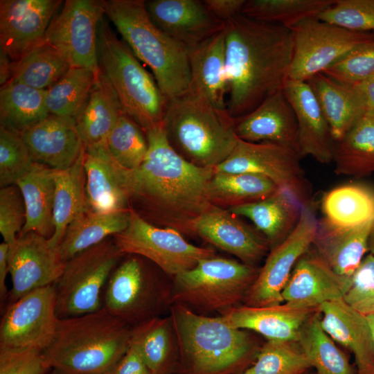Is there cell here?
<instances>
[{
  "label": "cell",
  "mask_w": 374,
  "mask_h": 374,
  "mask_svg": "<svg viewBox=\"0 0 374 374\" xmlns=\"http://www.w3.org/2000/svg\"><path fill=\"white\" fill-rule=\"evenodd\" d=\"M278 188L273 181L263 176L214 172L208 192L212 204L229 208L266 198Z\"/></svg>",
  "instance_id": "obj_41"
},
{
  "label": "cell",
  "mask_w": 374,
  "mask_h": 374,
  "mask_svg": "<svg viewBox=\"0 0 374 374\" xmlns=\"http://www.w3.org/2000/svg\"><path fill=\"white\" fill-rule=\"evenodd\" d=\"M48 374H62V373L59 372L58 371L53 368Z\"/></svg>",
  "instance_id": "obj_60"
},
{
  "label": "cell",
  "mask_w": 374,
  "mask_h": 374,
  "mask_svg": "<svg viewBox=\"0 0 374 374\" xmlns=\"http://www.w3.org/2000/svg\"><path fill=\"white\" fill-rule=\"evenodd\" d=\"M297 342L315 374H354L346 355L322 328L318 309L305 323Z\"/></svg>",
  "instance_id": "obj_42"
},
{
  "label": "cell",
  "mask_w": 374,
  "mask_h": 374,
  "mask_svg": "<svg viewBox=\"0 0 374 374\" xmlns=\"http://www.w3.org/2000/svg\"><path fill=\"white\" fill-rule=\"evenodd\" d=\"M8 251L9 245L5 242H1L0 244V299L1 309L3 311L7 305L10 292L6 285V279L9 274Z\"/></svg>",
  "instance_id": "obj_55"
},
{
  "label": "cell",
  "mask_w": 374,
  "mask_h": 374,
  "mask_svg": "<svg viewBox=\"0 0 374 374\" xmlns=\"http://www.w3.org/2000/svg\"><path fill=\"white\" fill-rule=\"evenodd\" d=\"M34 162L53 170L69 168L83 147L75 119L50 114L20 133Z\"/></svg>",
  "instance_id": "obj_24"
},
{
  "label": "cell",
  "mask_w": 374,
  "mask_h": 374,
  "mask_svg": "<svg viewBox=\"0 0 374 374\" xmlns=\"http://www.w3.org/2000/svg\"><path fill=\"white\" fill-rule=\"evenodd\" d=\"M349 282L317 253L308 251L296 262L283 290V303L295 308L317 309L326 302L342 299Z\"/></svg>",
  "instance_id": "obj_22"
},
{
  "label": "cell",
  "mask_w": 374,
  "mask_h": 374,
  "mask_svg": "<svg viewBox=\"0 0 374 374\" xmlns=\"http://www.w3.org/2000/svg\"><path fill=\"white\" fill-rule=\"evenodd\" d=\"M132 329L104 308L59 319L53 340L43 352L62 374H105L130 348Z\"/></svg>",
  "instance_id": "obj_4"
},
{
  "label": "cell",
  "mask_w": 374,
  "mask_h": 374,
  "mask_svg": "<svg viewBox=\"0 0 374 374\" xmlns=\"http://www.w3.org/2000/svg\"><path fill=\"white\" fill-rule=\"evenodd\" d=\"M52 369L43 351L0 347V374H48Z\"/></svg>",
  "instance_id": "obj_52"
},
{
  "label": "cell",
  "mask_w": 374,
  "mask_h": 374,
  "mask_svg": "<svg viewBox=\"0 0 374 374\" xmlns=\"http://www.w3.org/2000/svg\"><path fill=\"white\" fill-rule=\"evenodd\" d=\"M163 127L176 152L202 168H215L223 162L238 140L228 110L191 91L168 100Z\"/></svg>",
  "instance_id": "obj_6"
},
{
  "label": "cell",
  "mask_w": 374,
  "mask_h": 374,
  "mask_svg": "<svg viewBox=\"0 0 374 374\" xmlns=\"http://www.w3.org/2000/svg\"><path fill=\"white\" fill-rule=\"evenodd\" d=\"M106 150L119 166L134 170L141 165L148 152L145 132L123 113L107 139Z\"/></svg>",
  "instance_id": "obj_46"
},
{
  "label": "cell",
  "mask_w": 374,
  "mask_h": 374,
  "mask_svg": "<svg viewBox=\"0 0 374 374\" xmlns=\"http://www.w3.org/2000/svg\"><path fill=\"white\" fill-rule=\"evenodd\" d=\"M323 219L341 228L356 227L374 220V190L349 184L326 192L321 201Z\"/></svg>",
  "instance_id": "obj_38"
},
{
  "label": "cell",
  "mask_w": 374,
  "mask_h": 374,
  "mask_svg": "<svg viewBox=\"0 0 374 374\" xmlns=\"http://www.w3.org/2000/svg\"><path fill=\"white\" fill-rule=\"evenodd\" d=\"M64 264L58 248L52 246L48 238L35 232L20 233L9 245L12 286L7 305L35 289L54 285Z\"/></svg>",
  "instance_id": "obj_17"
},
{
  "label": "cell",
  "mask_w": 374,
  "mask_h": 374,
  "mask_svg": "<svg viewBox=\"0 0 374 374\" xmlns=\"http://www.w3.org/2000/svg\"><path fill=\"white\" fill-rule=\"evenodd\" d=\"M58 321L54 285L35 289L3 311L0 347L44 351L53 340Z\"/></svg>",
  "instance_id": "obj_16"
},
{
  "label": "cell",
  "mask_w": 374,
  "mask_h": 374,
  "mask_svg": "<svg viewBox=\"0 0 374 374\" xmlns=\"http://www.w3.org/2000/svg\"><path fill=\"white\" fill-rule=\"evenodd\" d=\"M98 76L88 69L71 67L58 81L45 90V102L49 114L75 119Z\"/></svg>",
  "instance_id": "obj_43"
},
{
  "label": "cell",
  "mask_w": 374,
  "mask_h": 374,
  "mask_svg": "<svg viewBox=\"0 0 374 374\" xmlns=\"http://www.w3.org/2000/svg\"><path fill=\"white\" fill-rule=\"evenodd\" d=\"M26 221V208L21 193L15 185L0 190V233L3 242L12 244Z\"/></svg>",
  "instance_id": "obj_51"
},
{
  "label": "cell",
  "mask_w": 374,
  "mask_h": 374,
  "mask_svg": "<svg viewBox=\"0 0 374 374\" xmlns=\"http://www.w3.org/2000/svg\"><path fill=\"white\" fill-rule=\"evenodd\" d=\"M317 309H301L285 303L265 307L238 305L220 316L229 325L256 332L267 339L298 341L305 323Z\"/></svg>",
  "instance_id": "obj_26"
},
{
  "label": "cell",
  "mask_w": 374,
  "mask_h": 374,
  "mask_svg": "<svg viewBox=\"0 0 374 374\" xmlns=\"http://www.w3.org/2000/svg\"><path fill=\"white\" fill-rule=\"evenodd\" d=\"M193 230L194 235L251 265L262 259L269 247L266 239L256 229L248 226L228 208L213 204L195 221Z\"/></svg>",
  "instance_id": "obj_19"
},
{
  "label": "cell",
  "mask_w": 374,
  "mask_h": 374,
  "mask_svg": "<svg viewBox=\"0 0 374 374\" xmlns=\"http://www.w3.org/2000/svg\"><path fill=\"white\" fill-rule=\"evenodd\" d=\"M85 150L83 148L75 161L68 168L55 170V193L53 210V233L48 238L54 247L58 246L68 225L88 210L85 189Z\"/></svg>",
  "instance_id": "obj_35"
},
{
  "label": "cell",
  "mask_w": 374,
  "mask_h": 374,
  "mask_svg": "<svg viewBox=\"0 0 374 374\" xmlns=\"http://www.w3.org/2000/svg\"><path fill=\"white\" fill-rule=\"evenodd\" d=\"M123 113L116 91L101 71L75 118L85 152L106 148L107 139Z\"/></svg>",
  "instance_id": "obj_30"
},
{
  "label": "cell",
  "mask_w": 374,
  "mask_h": 374,
  "mask_svg": "<svg viewBox=\"0 0 374 374\" xmlns=\"http://www.w3.org/2000/svg\"><path fill=\"white\" fill-rule=\"evenodd\" d=\"M104 15V1L66 0L50 22L44 39L65 57L71 67L88 69L99 75L98 29Z\"/></svg>",
  "instance_id": "obj_14"
},
{
  "label": "cell",
  "mask_w": 374,
  "mask_h": 374,
  "mask_svg": "<svg viewBox=\"0 0 374 374\" xmlns=\"http://www.w3.org/2000/svg\"><path fill=\"white\" fill-rule=\"evenodd\" d=\"M259 271L255 265L233 259L215 256L202 259L173 277L169 303L221 313L244 301Z\"/></svg>",
  "instance_id": "obj_8"
},
{
  "label": "cell",
  "mask_w": 374,
  "mask_h": 374,
  "mask_svg": "<svg viewBox=\"0 0 374 374\" xmlns=\"http://www.w3.org/2000/svg\"><path fill=\"white\" fill-rule=\"evenodd\" d=\"M14 62L0 49V85L3 86L12 78Z\"/></svg>",
  "instance_id": "obj_57"
},
{
  "label": "cell",
  "mask_w": 374,
  "mask_h": 374,
  "mask_svg": "<svg viewBox=\"0 0 374 374\" xmlns=\"http://www.w3.org/2000/svg\"><path fill=\"white\" fill-rule=\"evenodd\" d=\"M34 161L20 134L0 126V186L13 185Z\"/></svg>",
  "instance_id": "obj_49"
},
{
  "label": "cell",
  "mask_w": 374,
  "mask_h": 374,
  "mask_svg": "<svg viewBox=\"0 0 374 374\" xmlns=\"http://www.w3.org/2000/svg\"><path fill=\"white\" fill-rule=\"evenodd\" d=\"M355 87L363 103L365 114L374 117V76Z\"/></svg>",
  "instance_id": "obj_56"
},
{
  "label": "cell",
  "mask_w": 374,
  "mask_h": 374,
  "mask_svg": "<svg viewBox=\"0 0 374 374\" xmlns=\"http://www.w3.org/2000/svg\"><path fill=\"white\" fill-rule=\"evenodd\" d=\"M235 132L243 141L275 143L300 156L295 114L283 89L268 96L249 113L235 118Z\"/></svg>",
  "instance_id": "obj_20"
},
{
  "label": "cell",
  "mask_w": 374,
  "mask_h": 374,
  "mask_svg": "<svg viewBox=\"0 0 374 374\" xmlns=\"http://www.w3.org/2000/svg\"><path fill=\"white\" fill-rule=\"evenodd\" d=\"M120 262L113 270L103 294V308L134 326L158 317L169 304V289L146 269L139 256Z\"/></svg>",
  "instance_id": "obj_11"
},
{
  "label": "cell",
  "mask_w": 374,
  "mask_h": 374,
  "mask_svg": "<svg viewBox=\"0 0 374 374\" xmlns=\"http://www.w3.org/2000/svg\"><path fill=\"white\" fill-rule=\"evenodd\" d=\"M342 299L366 317L374 314V255L370 253L363 258Z\"/></svg>",
  "instance_id": "obj_50"
},
{
  "label": "cell",
  "mask_w": 374,
  "mask_h": 374,
  "mask_svg": "<svg viewBox=\"0 0 374 374\" xmlns=\"http://www.w3.org/2000/svg\"><path fill=\"white\" fill-rule=\"evenodd\" d=\"M317 18L350 31L374 33V0H336Z\"/></svg>",
  "instance_id": "obj_48"
},
{
  "label": "cell",
  "mask_w": 374,
  "mask_h": 374,
  "mask_svg": "<svg viewBox=\"0 0 374 374\" xmlns=\"http://www.w3.org/2000/svg\"><path fill=\"white\" fill-rule=\"evenodd\" d=\"M301 158L296 152L275 143L238 139L232 152L214 172L263 176L305 205L310 204L311 189L301 166Z\"/></svg>",
  "instance_id": "obj_13"
},
{
  "label": "cell",
  "mask_w": 374,
  "mask_h": 374,
  "mask_svg": "<svg viewBox=\"0 0 374 374\" xmlns=\"http://www.w3.org/2000/svg\"><path fill=\"white\" fill-rule=\"evenodd\" d=\"M49 115L45 90L14 80L1 87V126L20 134Z\"/></svg>",
  "instance_id": "obj_39"
},
{
  "label": "cell",
  "mask_w": 374,
  "mask_h": 374,
  "mask_svg": "<svg viewBox=\"0 0 374 374\" xmlns=\"http://www.w3.org/2000/svg\"><path fill=\"white\" fill-rule=\"evenodd\" d=\"M97 51L100 71L116 91L123 112L145 132L163 124L169 100L104 17L98 26Z\"/></svg>",
  "instance_id": "obj_7"
},
{
  "label": "cell",
  "mask_w": 374,
  "mask_h": 374,
  "mask_svg": "<svg viewBox=\"0 0 374 374\" xmlns=\"http://www.w3.org/2000/svg\"><path fill=\"white\" fill-rule=\"evenodd\" d=\"M310 368L297 341L267 340L241 374H306Z\"/></svg>",
  "instance_id": "obj_45"
},
{
  "label": "cell",
  "mask_w": 374,
  "mask_h": 374,
  "mask_svg": "<svg viewBox=\"0 0 374 374\" xmlns=\"http://www.w3.org/2000/svg\"><path fill=\"white\" fill-rule=\"evenodd\" d=\"M123 255L114 239L107 238L65 261L54 284L58 319L102 309L105 285Z\"/></svg>",
  "instance_id": "obj_9"
},
{
  "label": "cell",
  "mask_w": 374,
  "mask_h": 374,
  "mask_svg": "<svg viewBox=\"0 0 374 374\" xmlns=\"http://www.w3.org/2000/svg\"><path fill=\"white\" fill-rule=\"evenodd\" d=\"M134 344L153 374L177 372L179 350L170 317H155L132 326Z\"/></svg>",
  "instance_id": "obj_34"
},
{
  "label": "cell",
  "mask_w": 374,
  "mask_h": 374,
  "mask_svg": "<svg viewBox=\"0 0 374 374\" xmlns=\"http://www.w3.org/2000/svg\"><path fill=\"white\" fill-rule=\"evenodd\" d=\"M85 189L88 208L96 213L128 210L130 197L124 168L116 164L106 148L85 152Z\"/></svg>",
  "instance_id": "obj_29"
},
{
  "label": "cell",
  "mask_w": 374,
  "mask_h": 374,
  "mask_svg": "<svg viewBox=\"0 0 374 374\" xmlns=\"http://www.w3.org/2000/svg\"><path fill=\"white\" fill-rule=\"evenodd\" d=\"M170 317L178 345L179 374H241L260 350L249 332L229 325L221 316H205L175 303Z\"/></svg>",
  "instance_id": "obj_3"
},
{
  "label": "cell",
  "mask_w": 374,
  "mask_h": 374,
  "mask_svg": "<svg viewBox=\"0 0 374 374\" xmlns=\"http://www.w3.org/2000/svg\"><path fill=\"white\" fill-rule=\"evenodd\" d=\"M283 91L295 114L301 157L310 156L319 163H329L335 142L310 86L305 81L287 79Z\"/></svg>",
  "instance_id": "obj_23"
},
{
  "label": "cell",
  "mask_w": 374,
  "mask_h": 374,
  "mask_svg": "<svg viewBox=\"0 0 374 374\" xmlns=\"http://www.w3.org/2000/svg\"><path fill=\"white\" fill-rule=\"evenodd\" d=\"M303 205L292 193L278 188L266 198L228 209L239 217L251 220L272 249L295 229Z\"/></svg>",
  "instance_id": "obj_31"
},
{
  "label": "cell",
  "mask_w": 374,
  "mask_h": 374,
  "mask_svg": "<svg viewBox=\"0 0 374 374\" xmlns=\"http://www.w3.org/2000/svg\"><path fill=\"white\" fill-rule=\"evenodd\" d=\"M62 1L1 0L0 49L14 62L45 38Z\"/></svg>",
  "instance_id": "obj_18"
},
{
  "label": "cell",
  "mask_w": 374,
  "mask_h": 374,
  "mask_svg": "<svg viewBox=\"0 0 374 374\" xmlns=\"http://www.w3.org/2000/svg\"><path fill=\"white\" fill-rule=\"evenodd\" d=\"M71 68L65 57L45 39L14 63L10 80L46 90Z\"/></svg>",
  "instance_id": "obj_40"
},
{
  "label": "cell",
  "mask_w": 374,
  "mask_h": 374,
  "mask_svg": "<svg viewBox=\"0 0 374 374\" xmlns=\"http://www.w3.org/2000/svg\"><path fill=\"white\" fill-rule=\"evenodd\" d=\"M146 9L163 32L191 48L222 31L225 24L216 19L199 0H151Z\"/></svg>",
  "instance_id": "obj_21"
},
{
  "label": "cell",
  "mask_w": 374,
  "mask_h": 374,
  "mask_svg": "<svg viewBox=\"0 0 374 374\" xmlns=\"http://www.w3.org/2000/svg\"><path fill=\"white\" fill-rule=\"evenodd\" d=\"M322 73L350 86L372 78L374 76V39L358 45Z\"/></svg>",
  "instance_id": "obj_47"
},
{
  "label": "cell",
  "mask_w": 374,
  "mask_h": 374,
  "mask_svg": "<svg viewBox=\"0 0 374 374\" xmlns=\"http://www.w3.org/2000/svg\"><path fill=\"white\" fill-rule=\"evenodd\" d=\"M113 237L123 253L147 258L172 278L215 256L213 249L192 244L179 231L149 222L132 208L127 226Z\"/></svg>",
  "instance_id": "obj_10"
},
{
  "label": "cell",
  "mask_w": 374,
  "mask_h": 374,
  "mask_svg": "<svg viewBox=\"0 0 374 374\" xmlns=\"http://www.w3.org/2000/svg\"><path fill=\"white\" fill-rule=\"evenodd\" d=\"M148 150L141 165L124 168L130 202L149 222L194 235L195 221L213 204L208 192L214 168L194 165L172 147L163 124L145 132Z\"/></svg>",
  "instance_id": "obj_1"
},
{
  "label": "cell",
  "mask_w": 374,
  "mask_h": 374,
  "mask_svg": "<svg viewBox=\"0 0 374 374\" xmlns=\"http://www.w3.org/2000/svg\"><path fill=\"white\" fill-rule=\"evenodd\" d=\"M208 11L223 23L242 14L246 0H204Z\"/></svg>",
  "instance_id": "obj_54"
},
{
  "label": "cell",
  "mask_w": 374,
  "mask_h": 374,
  "mask_svg": "<svg viewBox=\"0 0 374 374\" xmlns=\"http://www.w3.org/2000/svg\"><path fill=\"white\" fill-rule=\"evenodd\" d=\"M366 318H367V320L370 326L373 346H374V314L366 316Z\"/></svg>",
  "instance_id": "obj_59"
},
{
  "label": "cell",
  "mask_w": 374,
  "mask_h": 374,
  "mask_svg": "<svg viewBox=\"0 0 374 374\" xmlns=\"http://www.w3.org/2000/svg\"><path fill=\"white\" fill-rule=\"evenodd\" d=\"M312 89L329 125L335 143L340 141L365 114L355 86L339 82L323 73L306 81Z\"/></svg>",
  "instance_id": "obj_32"
},
{
  "label": "cell",
  "mask_w": 374,
  "mask_h": 374,
  "mask_svg": "<svg viewBox=\"0 0 374 374\" xmlns=\"http://www.w3.org/2000/svg\"><path fill=\"white\" fill-rule=\"evenodd\" d=\"M317 224L311 204L303 205L296 226L282 242L271 249L247 293L244 305L265 307L283 303V290L296 262L312 245Z\"/></svg>",
  "instance_id": "obj_15"
},
{
  "label": "cell",
  "mask_w": 374,
  "mask_h": 374,
  "mask_svg": "<svg viewBox=\"0 0 374 374\" xmlns=\"http://www.w3.org/2000/svg\"><path fill=\"white\" fill-rule=\"evenodd\" d=\"M368 251L374 255V220L371 224V228L368 238Z\"/></svg>",
  "instance_id": "obj_58"
},
{
  "label": "cell",
  "mask_w": 374,
  "mask_h": 374,
  "mask_svg": "<svg viewBox=\"0 0 374 374\" xmlns=\"http://www.w3.org/2000/svg\"><path fill=\"white\" fill-rule=\"evenodd\" d=\"M317 309L325 332L354 354L357 374H374V346L366 317L343 299L326 302Z\"/></svg>",
  "instance_id": "obj_25"
},
{
  "label": "cell",
  "mask_w": 374,
  "mask_h": 374,
  "mask_svg": "<svg viewBox=\"0 0 374 374\" xmlns=\"http://www.w3.org/2000/svg\"><path fill=\"white\" fill-rule=\"evenodd\" d=\"M105 374H153L131 343L125 355Z\"/></svg>",
  "instance_id": "obj_53"
},
{
  "label": "cell",
  "mask_w": 374,
  "mask_h": 374,
  "mask_svg": "<svg viewBox=\"0 0 374 374\" xmlns=\"http://www.w3.org/2000/svg\"><path fill=\"white\" fill-rule=\"evenodd\" d=\"M191 91L215 107L227 109L224 29L188 48Z\"/></svg>",
  "instance_id": "obj_28"
},
{
  "label": "cell",
  "mask_w": 374,
  "mask_h": 374,
  "mask_svg": "<svg viewBox=\"0 0 374 374\" xmlns=\"http://www.w3.org/2000/svg\"><path fill=\"white\" fill-rule=\"evenodd\" d=\"M372 222L341 228L318 220L312 244L316 253L335 274L350 280L368 251Z\"/></svg>",
  "instance_id": "obj_27"
},
{
  "label": "cell",
  "mask_w": 374,
  "mask_h": 374,
  "mask_svg": "<svg viewBox=\"0 0 374 374\" xmlns=\"http://www.w3.org/2000/svg\"><path fill=\"white\" fill-rule=\"evenodd\" d=\"M332 161L339 175L364 177L374 173V117L362 116L339 141Z\"/></svg>",
  "instance_id": "obj_37"
},
{
  "label": "cell",
  "mask_w": 374,
  "mask_h": 374,
  "mask_svg": "<svg viewBox=\"0 0 374 374\" xmlns=\"http://www.w3.org/2000/svg\"><path fill=\"white\" fill-rule=\"evenodd\" d=\"M105 15L136 57L152 71L168 99L190 88L188 48L172 38L151 19L143 0L104 1Z\"/></svg>",
  "instance_id": "obj_5"
},
{
  "label": "cell",
  "mask_w": 374,
  "mask_h": 374,
  "mask_svg": "<svg viewBox=\"0 0 374 374\" xmlns=\"http://www.w3.org/2000/svg\"><path fill=\"white\" fill-rule=\"evenodd\" d=\"M227 110L244 116L283 89L292 62L291 30L240 15L225 23Z\"/></svg>",
  "instance_id": "obj_2"
},
{
  "label": "cell",
  "mask_w": 374,
  "mask_h": 374,
  "mask_svg": "<svg viewBox=\"0 0 374 374\" xmlns=\"http://www.w3.org/2000/svg\"><path fill=\"white\" fill-rule=\"evenodd\" d=\"M130 208L111 213H96L89 209L77 216L67 226L58 246L66 261L123 231L128 225Z\"/></svg>",
  "instance_id": "obj_36"
},
{
  "label": "cell",
  "mask_w": 374,
  "mask_h": 374,
  "mask_svg": "<svg viewBox=\"0 0 374 374\" xmlns=\"http://www.w3.org/2000/svg\"><path fill=\"white\" fill-rule=\"evenodd\" d=\"M54 175L55 170L34 162L15 184L21 193L26 208V221L20 233L35 232L47 238L53 235Z\"/></svg>",
  "instance_id": "obj_33"
},
{
  "label": "cell",
  "mask_w": 374,
  "mask_h": 374,
  "mask_svg": "<svg viewBox=\"0 0 374 374\" xmlns=\"http://www.w3.org/2000/svg\"><path fill=\"white\" fill-rule=\"evenodd\" d=\"M290 30L292 56L288 79L305 82L374 39L373 33L350 31L318 18L303 20Z\"/></svg>",
  "instance_id": "obj_12"
},
{
  "label": "cell",
  "mask_w": 374,
  "mask_h": 374,
  "mask_svg": "<svg viewBox=\"0 0 374 374\" xmlns=\"http://www.w3.org/2000/svg\"><path fill=\"white\" fill-rule=\"evenodd\" d=\"M306 374H314V373H307Z\"/></svg>",
  "instance_id": "obj_61"
},
{
  "label": "cell",
  "mask_w": 374,
  "mask_h": 374,
  "mask_svg": "<svg viewBox=\"0 0 374 374\" xmlns=\"http://www.w3.org/2000/svg\"><path fill=\"white\" fill-rule=\"evenodd\" d=\"M336 0H248L242 15L291 29L303 20L317 18Z\"/></svg>",
  "instance_id": "obj_44"
}]
</instances>
